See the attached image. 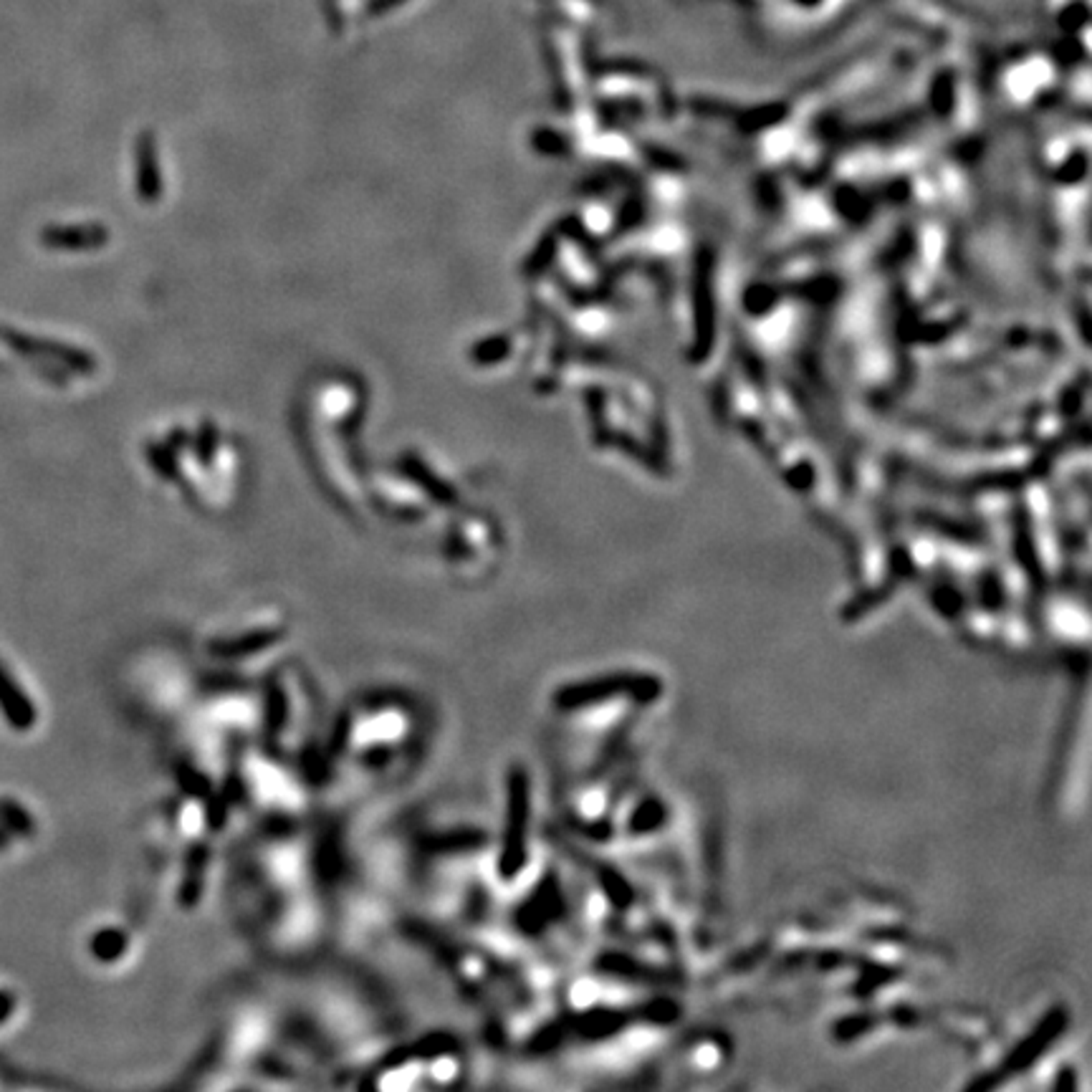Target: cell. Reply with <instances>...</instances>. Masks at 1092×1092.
Wrapping results in <instances>:
<instances>
[{
  "label": "cell",
  "mask_w": 1092,
  "mask_h": 1092,
  "mask_svg": "<svg viewBox=\"0 0 1092 1092\" xmlns=\"http://www.w3.org/2000/svg\"><path fill=\"white\" fill-rule=\"evenodd\" d=\"M8 1014H11V996H8V994H0V1022H3Z\"/></svg>",
  "instance_id": "6da1fadb"
}]
</instances>
